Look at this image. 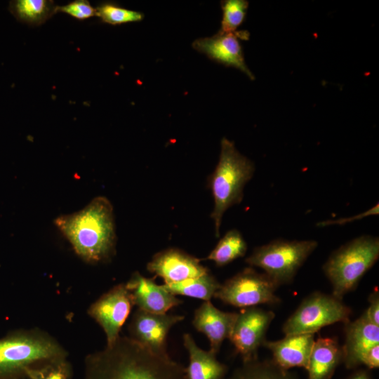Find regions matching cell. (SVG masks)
<instances>
[{"mask_svg":"<svg viewBox=\"0 0 379 379\" xmlns=\"http://www.w3.org/2000/svg\"><path fill=\"white\" fill-rule=\"evenodd\" d=\"M58 12L67 13L79 20L96 16L95 8L87 0H76L65 6H57Z\"/></svg>","mask_w":379,"mask_h":379,"instance_id":"4316f807","label":"cell"},{"mask_svg":"<svg viewBox=\"0 0 379 379\" xmlns=\"http://www.w3.org/2000/svg\"><path fill=\"white\" fill-rule=\"evenodd\" d=\"M368 304L364 313L371 322L379 326V291L377 288L369 295Z\"/></svg>","mask_w":379,"mask_h":379,"instance_id":"f1b7e54d","label":"cell"},{"mask_svg":"<svg viewBox=\"0 0 379 379\" xmlns=\"http://www.w3.org/2000/svg\"><path fill=\"white\" fill-rule=\"evenodd\" d=\"M72 367L67 357L54 359L29 369L28 379H71Z\"/></svg>","mask_w":379,"mask_h":379,"instance_id":"cb8c5ba5","label":"cell"},{"mask_svg":"<svg viewBox=\"0 0 379 379\" xmlns=\"http://www.w3.org/2000/svg\"><path fill=\"white\" fill-rule=\"evenodd\" d=\"M352 309L343 299L319 291L305 297L282 326L284 335L314 334L323 327L350 321Z\"/></svg>","mask_w":379,"mask_h":379,"instance_id":"52a82bcc","label":"cell"},{"mask_svg":"<svg viewBox=\"0 0 379 379\" xmlns=\"http://www.w3.org/2000/svg\"><path fill=\"white\" fill-rule=\"evenodd\" d=\"M247 31L222 32L219 31L210 37L196 39L192 47L210 59L227 67H235L253 80L255 77L247 67L239 39L247 40Z\"/></svg>","mask_w":379,"mask_h":379,"instance_id":"7c38bea8","label":"cell"},{"mask_svg":"<svg viewBox=\"0 0 379 379\" xmlns=\"http://www.w3.org/2000/svg\"><path fill=\"white\" fill-rule=\"evenodd\" d=\"M57 5L49 0L11 1L9 10L20 22L30 26H39L56 13Z\"/></svg>","mask_w":379,"mask_h":379,"instance_id":"ffe728a7","label":"cell"},{"mask_svg":"<svg viewBox=\"0 0 379 379\" xmlns=\"http://www.w3.org/2000/svg\"><path fill=\"white\" fill-rule=\"evenodd\" d=\"M95 8L96 16L102 22L112 25L138 22L144 18L143 13L140 12L122 8L112 2L102 3Z\"/></svg>","mask_w":379,"mask_h":379,"instance_id":"d4e9b609","label":"cell"},{"mask_svg":"<svg viewBox=\"0 0 379 379\" xmlns=\"http://www.w3.org/2000/svg\"><path fill=\"white\" fill-rule=\"evenodd\" d=\"M379 258L378 237L362 235L334 251L323 265L331 294L343 299L358 286Z\"/></svg>","mask_w":379,"mask_h":379,"instance_id":"5b68a950","label":"cell"},{"mask_svg":"<svg viewBox=\"0 0 379 379\" xmlns=\"http://www.w3.org/2000/svg\"><path fill=\"white\" fill-rule=\"evenodd\" d=\"M227 379H298L288 370H284L271 360L258 359L244 362Z\"/></svg>","mask_w":379,"mask_h":379,"instance_id":"603a6c76","label":"cell"},{"mask_svg":"<svg viewBox=\"0 0 379 379\" xmlns=\"http://www.w3.org/2000/svg\"><path fill=\"white\" fill-rule=\"evenodd\" d=\"M342 361V348L336 338H317L306 368L307 379H331Z\"/></svg>","mask_w":379,"mask_h":379,"instance_id":"ac0fdd59","label":"cell"},{"mask_svg":"<svg viewBox=\"0 0 379 379\" xmlns=\"http://www.w3.org/2000/svg\"><path fill=\"white\" fill-rule=\"evenodd\" d=\"M126 286L131 293L133 305L146 312L167 313L171 308L182 303V300L170 293L164 285H159L139 272L132 274Z\"/></svg>","mask_w":379,"mask_h":379,"instance_id":"9a60e30c","label":"cell"},{"mask_svg":"<svg viewBox=\"0 0 379 379\" xmlns=\"http://www.w3.org/2000/svg\"><path fill=\"white\" fill-rule=\"evenodd\" d=\"M346 379H372L369 371L366 369H359L352 373Z\"/></svg>","mask_w":379,"mask_h":379,"instance_id":"4dcf8cb0","label":"cell"},{"mask_svg":"<svg viewBox=\"0 0 379 379\" xmlns=\"http://www.w3.org/2000/svg\"><path fill=\"white\" fill-rule=\"evenodd\" d=\"M274 317V312L258 307L242 308L237 312L228 339L243 363L258 359V350L265 341L266 333Z\"/></svg>","mask_w":379,"mask_h":379,"instance_id":"9c48e42d","label":"cell"},{"mask_svg":"<svg viewBox=\"0 0 379 379\" xmlns=\"http://www.w3.org/2000/svg\"><path fill=\"white\" fill-rule=\"evenodd\" d=\"M182 338L189 355L187 379H224L227 366L217 359L215 353L201 349L190 333H185Z\"/></svg>","mask_w":379,"mask_h":379,"instance_id":"d6986e66","label":"cell"},{"mask_svg":"<svg viewBox=\"0 0 379 379\" xmlns=\"http://www.w3.org/2000/svg\"><path fill=\"white\" fill-rule=\"evenodd\" d=\"M65 349L48 333L34 328L15 331L0 339V379H22L27 371L67 357Z\"/></svg>","mask_w":379,"mask_h":379,"instance_id":"3957f363","label":"cell"},{"mask_svg":"<svg viewBox=\"0 0 379 379\" xmlns=\"http://www.w3.org/2000/svg\"><path fill=\"white\" fill-rule=\"evenodd\" d=\"M166 288L175 295H184L211 301L221 284L209 272L200 277L179 282L164 284Z\"/></svg>","mask_w":379,"mask_h":379,"instance_id":"44dd1931","label":"cell"},{"mask_svg":"<svg viewBox=\"0 0 379 379\" xmlns=\"http://www.w3.org/2000/svg\"><path fill=\"white\" fill-rule=\"evenodd\" d=\"M345 343L341 347L343 363L348 369L361 365L365 353L379 344V326L371 322L365 313L345 324Z\"/></svg>","mask_w":379,"mask_h":379,"instance_id":"5bb4252c","label":"cell"},{"mask_svg":"<svg viewBox=\"0 0 379 379\" xmlns=\"http://www.w3.org/2000/svg\"><path fill=\"white\" fill-rule=\"evenodd\" d=\"M147 270L162 278L165 284L182 281L209 272L200 260L178 248H171L155 254Z\"/></svg>","mask_w":379,"mask_h":379,"instance_id":"4fadbf2b","label":"cell"},{"mask_svg":"<svg viewBox=\"0 0 379 379\" xmlns=\"http://www.w3.org/2000/svg\"><path fill=\"white\" fill-rule=\"evenodd\" d=\"M314 341V334H294L278 340H265L262 346L272 352V360L280 368L306 369Z\"/></svg>","mask_w":379,"mask_h":379,"instance_id":"e0dca14e","label":"cell"},{"mask_svg":"<svg viewBox=\"0 0 379 379\" xmlns=\"http://www.w3.org/2000/svg\"><path fill=\"white\" fill-rule=\"evenodd\" d=\"M361 365L368 369L378 368L379 366V344L371 347L365 353Z\"/></svg>","mask_w":379,"mask_h":379,"instance_id":"f546056e","label":"cell"},{"mask_svg":"<svg viewBox=\"0 0 379 379\" xmlns=\"http://www.w3.org/2000/svg\"><path fill=\"white\" fill-rule=\"evenodd\" d=\"M133 302L126 284H118L102 295L89 307L88 314L102 328L107 346L120 336V331L128 319Z\"/></svg>","mask_w":379,"mask_h":379,"instance_id":"30bf717a","label":"cell"},{"mask_svg":"<svg viewBox=\"0 0 379 379\" xmlns=\"http://www.w3.org/2000/svg\"><path fill=\"white\" fill-rule=\"evenodd\" d=\"M378 213H379V206H378V204H377L375 206H373L372 208H369L368 210L365 211L364 212H362L354 216L339 218L337 220H328L325 221H321V222H318L317 225L319 227H325V226L334 225H343L349 222H354L355 220L363 219L367 216L377 215H378Z\"/></svg>","mask_w":379,"mask_h":379,"instance_id":"83f0119b","label":"cell"},{"mask_svg":"<svg viewBox=\"0 0 379 379\" xmlns=\"http://www.w3.org/2000/svg\"><path fill=\"white\" fill-rule=\"evenodd\" d=\"M184 318L182 315L157 314L137 309L128 326V337L155 353L168 354L166 339L168 332Z\"/></svg>","mask_w":379,"mask_h":379,"instance_id":"8fae6325","label":"cell"},{"mask_svg":"<svg viewBox=\"0 0 379 379\" xmlns=\"http://www.w3.org/2000/svg\"><path fill=\"white\" fill-rule=\"evenodd\" d=\"M278 286L265 273L248 267L220 285L214 298L239 308L277 305L281 299L275 294Z\"/></svg>","mask_w":379,"mask_h":379,"instance_id":"ba28073f","label":"cell"},{"mask_svg":"<svg viewBox=\"0 0 379 379\" xmlns=\"http://www.w3.org/2000/svg\"><path fill=\"white\" fill-rule=\"evenodd\" d=\"M248 2L245 0H225L221 1L222 18L220 32H235L245 20Z\"/></svg>","mask_w":379,"mask_h":379,"instance_id":"484cf974","label":"cell"},{"mask_svg":"<svg viewBox=\"0 0 379 379\" xmlns=\"http://www.w3.org/2000/svg\"><path fill=\"white\" fill-rule=\"evenodd\" d=\"M237 312H224L211 301H204L194 312L192 324L210 342V351L217 354L222 342L229 338Z\"/></svg>","mask_w":379,"mask_h":379,"instance_id":"2e32d148","label":"cell"},{"mask_svg":"<svg viewBox=\"0 0 379 379\" xmlns=\"http://www.w3.org/2000/svg\"><path fill=\"white\" fill-rule=\"evenodd\" d=\"M246 251L247 244L242 234L233 229L220 239L206 259L213 261L218 267H222L244 256Z\"/></svg>","mask_w":379,"mask_h":379,"instance_id":"7402d4cb","label":"cell"},{"mask_svg":"<svg viewBox=\"0 0 379 379\" xmlns=\"http://www.w3.org/2000/svg\"><path fill=\"white\" fill-rule=\"evenodd\" d=\"M317 246L314 240L276 239L255 248L245 261L251 267L262 269L279 287L293 281Z\"/></svg>","mask_w":379,"mask_h":379,"instance_id":"8992f818","label":"cell"},{"mask_svg":"<svg viewBox=\"0 0 379 379\" xmlns=\"http://www.w3.org/2000/svg\"><path fill=\"white\" fill-rule=\"evenodd\" d=\"M84 379H187L185 367L168 354H161L119 336L111 345L89 354Z\"/></svg>","mask_w":379,"mask_h":379,"instance_id":"6da1fadb","label":"cell"},{"mask_svg":"<svg viewBox=\"0 0 379 379\" xmlns=\"http://www.w3.org/2000/svg\"><path fill=\"white\" fill-rule=\"evenodd\" d=\"M254 172V164L239 152L233 142L223 138L218 163L208 178V186L214 199L211 217L214 221L216 237L220 236L225 212L241 201L244 187Z\"/></svg>","mask_w":379,"mask_h":379,"instance_id":"277c9868","label":"cell"},{"mask_svg":"<svg viewBox=\"0 0 379 379\" xmlns=\"http://www.w3.org/2000/svg\"><path fill=\"white\" fill-rule=\"evenodd\" d=\"M54 223L77 255L91 264L109 262L116 252L113 207L105 197H97L84 208L62 215Z\"/></svg>","mask_w":379,"mask_h":379,"instance_id":"7a4b0ae2","label":"cell"}]
</instances>
